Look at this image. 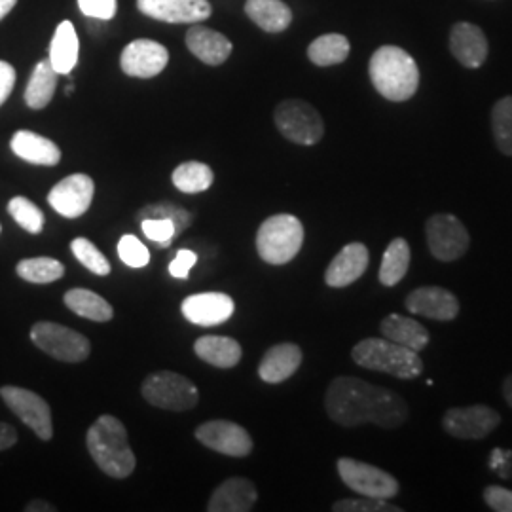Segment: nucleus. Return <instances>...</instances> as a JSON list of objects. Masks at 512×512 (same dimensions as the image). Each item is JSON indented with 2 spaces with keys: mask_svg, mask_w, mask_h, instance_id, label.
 I'll list each match as a JSON object with an SVG mask.
<instances>
[{
  "mask_svg": "<svg viewBox=\"0 0 512 512\" xmlns=\"http://www.w3.org/2000/svg\"><path fill=\"white\" fill-rule=\"evenodd\" d=\"M325 408L330 420L342 427L374 423L382 429H397L408 420V404L399 393L353 376L330 382Z\"/></svg>",
  "mask_w": 512,
  "mask_h": 512,
  "instance_id": "nucleus-1",
  "label": "nucleus"
},
{
  "mask_svg": "<svg viewBox=\"0 0 512 512\" xmlns=\"http://www.w3.org/2000/svg\"><path fill=\"white\" fill-rule=\"evenodd\" d=\"M368 74L376 92L393 103L412 99L420 88V69L414 57L399 46L378 48L370 57Z\"/></svg>",
  "mask_w": 512,
  "mask_h": 512,
  "instance_id": "nucleus-2",
  "label": "nucleus"
},
{
  "mask_svg": "<svg viewBox=\"0 0 512 512\" xmlns=\"http://www.w3.org/2000/svg\"><path fill=\"white\" fill-rule=\"evenodd\" d=\"M86 446L95 465L105 475L128 478L135 471L137 459L129 446L128 431L118 418L103 414L88 429Z\"/></svg>",
  "mask_w": 512,
  "mask_h": 512,
  "instance_id": "nucleus-3",
  "label": "nucleus"
},
{
  "mask_svg": "<svg viewBox=\"0 0 512 512\" xmlns=\"http://www.w3.org/2000/svg\"><path fill=\"white\" fill-rule=\"evenodd\" d=\"M351 357L366 370L384 372L399 380H414L423 372L420 353L387 338H365L351 349Z\"/></svg>",
  "mask_w": 512,
  "mask_h": 512,
  "instance_id": "nucleus-4",
  "label": "nucleus"
},
{
  "mask_svg": "<svg viewBox=\"0 0 512 512\" xmlns=\"http://www.w3.org/2000/svg\"><path fill=\"white\" fill-rule=\"evenodd\" d=\"M304 243V226L298 217L279 213L264 220L256 232L258 256L274 266L289 264Z\"/></svg>",
  "mask_w": 512,
  "mask_h": 512,
  "instance_id": "nucleus-5",
  "label": "nucleus"
},
{
  "mask_svg": "<svg viewBox=\"0 0 512 512\" xmlns=\"http://www.w3.org/2000/svg\"><path fill=\"white\" fill-rule=\"evenodd\" d=\"M275 126L296 145L313 147L325 135V122L317 109L302 99H287L275 107Z\"/></svg>",
  "mask_w": 512,
  "mask_h": 512,
  "instance_id": "nucleus-6",
  "label": "nucleus"
},
{
  "mask_svg": "<svg viewBox=\"0 0 512 512\" xmlns=\"http://www.w3.org/2000/svg\"><path fill=\"white\" fill-rule=\"evenodd\" d=\"M141 393L148 404L171 412H186L200 403L198 387L188 378L169 370L150 374L143 382Z\"/></svg>",
  "mask_w": 512,
  "mask_h": 512,
  "instance_id": "nucleus-7",
  "label": "nucleus"
},
{
  "mask_svg": "<svg viewBox=\"0 0 512 512\" xmlns=\"http://www.w3.org/2000/svg\"><path fill=\"white\" fill-rule=\"evenodd\" d=\"M31 340L38 349L63 363H82L92 353L90 340L84 334L52 321L35 323L31 329Z\"/></svg>",
  "mask_w": 512,
  "mask_h": 512,
  "instance_id": "nucleus-8",
  "label": "nucleus"
},
{
  "mask_svg": "<svg viewBox=\"0 0 512 512\" xmlns=\"http://www.w3.org/2000/svg\"><path fill=\"white\" fill-rule=\"evenodd\" d=\"M336 469L342 482L355 494L391 501L401 490L399 480L391 473L359 459L340 458Z\"/></svg>",
  "mask_w": 512,
  "mask_h": 512,
  "instance_id": "nucleus-9",
  "label": "nucleus"
},
{
  "mask_svg": "<svg viewBox=\"0 0 512 512\" xmlns=\"http://www.w3.org/2000/svg\"><path fill=\"white\" fill-rule=\"evenodd\" d=\"M425 238L439 262H454L467 253L471 238L463 222L450 213H437L425 222Z\"/></svg>",
  "mask_w": 512,
  "mask_h": 512,
  "instance_id": "nucleus-10",
  "label": "nucleus"
},
{
  "mask_svg": "<svg viewBox=\"0 0 512 512\" xmlns=\"http://www.w3.org/2000/svg\"><path fill=\"white\" fill-rule=\"evenodd\" d=\"M0 397L19 420L33 429L38 439L50 440L54 437L52 410L40 395L16 385H4L0 387Z\"/></svg>",
  "mask_w": 512,
  "mask_h": 512,
  "instance_id": "nucleus-11",
  "label": "nucleus"
},
{
  "mask_svg": "<svg viewBox=\"0 0 512 512\" xmlns=\"http://www.w3.org/2000/svg\"><path fill=\"white\" fill-rule=\"evenodd\" d=\"M499 423V412H495L492 406L486 404L450 408L442 416V429L450 437L461 440L486 439L494 429H497Z\"/></svg>",
  "mask_w": 512,
  "mask_h": 512,
  "instance_id": "nucleus-12",
  "label": "nucleus"
},
{
  "mask_svg": "<svg viewBox=\"0 0 512 512\" xmlns=\"http://www.w3.org/2000/svg\"><path fill=\"white\" fill-rule=\"evenodd\" d=\"M196 439L209 450L230 458H247L253 452L251 435L234 421L213 420L202 423L196 429Z\"/></svg>",
  "mask_w": 512,
  "mask_h": 512,
  "instance_id": "nucleus-13",
  "label": "nucleus"
},
{
  "mask_svg": "<svg viewBox=\"0 0 512 512\" xmlns=\"http://www.w3.org/2000/svg\"><path fill=\"white\" fill-rule=\"evenodd\" d=\"M93 194H95V183L92 177L84 173H74L55 184L48 194V203L61 217L78 219L90 209Z\"/></svg>",
  "mask_w": 512,
  "mask_h": 512,
  "instance_id": "nucleus-14",
  "label": "nucleus"
},
{
  "mask_svg": "<svg viewBox=\"0 0 512 512\" xmlns=\"http://www.w3.org/2000/svg\"><path fill=\"white\" fill-rule=\"evenodd\" d=\"M406 310L433 321L448 323L459 315V300L456 294L444 287H420L414 289L404 300Z\"/></svg>",
  "mask_w": 512,
  "mask_h": 512,
  "instance_id": "nucleus-15",
  "label": "nucleus"
},
{
  "mask_svg": "<svg viewBox=\"0 0 512 512\" xmlns=\"http://www.w3.org/2000/svg\"><path fill=\"white\" fill-rule=\"evenodd\" d=\"M169 63V52L160 42L135 40L128 44L120 57L122 71L133 78H154L164 71Z\"/></svg>",
  "mask_w": 512,
  "mask_h": 512,
  "instance_id": "nucleus-16",
  "label": "nucleus"
},
{
  "mask_svg": "<svg viewBox=\"0 0 512 512\" xmlns=\"http://www.w3.org/2000/svg\"><path fill=\"white\" fill-rule=\"evenodd\" d=\"M184 319L198 327H217L228 321L236 304L224 293H198L188 296L181 306Z\"/></svg>",
  "mask_w": 512,
  "mask_h": 512,
  "instance_id": "nucleus-17",
  "label": "nucleus"
},
{
  "mask_svg": "<svg viewBox=\"0 0 512 512\" xmlns=\"http://www.w3.org/2000/svg\"><path fill=\"white\" fill-rule=\"evenodd\" d=\"M137 8L148 18L165 23H202L211 16L207 0H137Z\"/></svg>",
  "mask_w": 512,
  "mask_h": 512,
  "instance_id": "nucleus-18",
  "label": "nucleus"
},
{
  "mask_svg": "<svg viewBox=\"0 0 512 512\" xmlns=\"http://www.w3.org/2000/svg\"><path fill=\"white\" fill-rule=\"evenodd\" d=\"M450 52L463 67L478 69L488 59V38L478 25L461 21L450 31Z\"/></svg>",
  "mask_w": 512,
  "mask_h": 512,
  "instance_id": "nucleus-19",
  "label": "nucleus"
},
{
  "mask_svg": "<svg viewBox=\"0 0 512 512\" xmlns=\"http://www.w3.org/2000/svg\"><path fill=\"white\" fill-rule=\"evenodd\" d=\"M370 262L368 249L363 243H349L332 258L325 272V283L332 289H344L365 274Z\"/></svg>",
  "mask_w": 512,
  "mask_h": 512,
  "instance_id": "nucleus-20",
  "label": "nucleus"
},
{
  "mask_svg": "<svg viewBox=\"0 0 512 512\" xmlns=\"http://www.w3.org/2000/svg\"><path fill=\"white\" fill-rule=\"evenodd\" d=\"M256 486L247 478H228L213 492L207 511L249 512L255 509Z\"/></svg>",
  "mask_w": 512,
  "mask_h": 512,
  "instance_id": "nucleus-21",
  "label": "nucleus"
},
{
  "mask_svg": "<svg viewBox=\"0 0 512 512\" xmlns=\"http://www.w3.org/2000/svg\"><path fill=\"white\" fill-rule=\"evenodd\" d=\"M302 365V349L285 342L268 349L258 365V376L266 384H281L289 380Z\"/></svg>",
  "mask_w": 512,
  "mask_h": 512,
  "instance_id": "nucleus-22",
  "label": "nucleus"
},
{
  "mask_svg": "<svg viewBox=\"0 0 512 512\" xmlns=\"http://www.w3.org/2000/svg\"><path fill=\"white\" fill-rule=\"evenodd\" d=\"M186 46L205 65H222L232 54V42L219 31L194 23L186 33Z\"/></svg>",
  "mask_w": 512,
  "mask_h": 512,
  "instance_id": "nucleus-23",
  "label": "nucleus"
},
{
  "mask_svg": "<svg viewBox=\"0 0 512 512\" xmlns=\"http://www.w3.org/2000/svg\"><path fill=\"white\" fill-rule=\"evenodd\" d=\"M10 148L18 158L29 162V164L54 167L61 162V150L54 141H50L38 133H33V131H27V129H21L14 133V137L10 141Z\"/></svg>",
  "mask_w": 512,
  "mask_h": 512,
  "instance_id": "nucleus-24",
  "label": "nucleus"
},
{
  "mask_svg": "<svg viewBox=\"0 0 512 512\" xmlns=\"http://www.w3.org/2000/svg\"><path fill=\"white\" fill-rule=\"evenodd\" d=\"M380 332L384 334V338L404 346V348L412 349L421 353L423 349L429 346V330L421 325L420 321L399 315V313H391L387 315L384 321L380 323Z\"/></svg>",
  "mask_w": 512,
  "mask_h": 512,
  "instance_id": "nucleus-25",
  "label": "nucleus"
},
{
  "mask_svg": "<svg viewBox=\"0 0 512 512\" xmlns=\"http://www.w3.org/2000/svg\"><path fill=\"white\" fill-rule=\"evenodd\" d=\"M245 14L266 33H281L293 23V12L283 0H247Z\"/></svg>",
  "mask_w": 512,
  "mask_h": 512,
  "instance_id": "nucleus-26",
  "label": "nucleus"
},
{
  "mask_svg": "<svg viewBox=\"0 0 512 512\" xmlns=\"http://www.w3.org/2000/svg\"><path fill=\"white\" fill-rule=\"evenodd\" d=\"M196 355L207 365L234 368L241 361V346L228 336H202L194 344Z\"/></svg>",
  "mask_w": 512,
  "mask_h": 512,
  "instance_id": "nucleus-27",
  "label": "nucleus"
},
{
  "mask_svg": "<svg viewBox=\"0 0 512 512\" xmlns=\"http://www.w3.org/2000/svg\"><path fill=\"white\" fill-rule=\"evenodd\" d=\"M78 52H80V42L78 35L74 31V25L71 21L59 23L55 31L52 44H50V63L57 74L73 73L76 63H78Z\"/></svg>",
  "mask_w": 512,
  "mask_h": 512,
  "instance_id": "nucleus-28",
  "label": "nucleus"
},
{
  "mask_svg": "<svg viewBox=\"0 0 512 512\" xmlns=\"http://www.w3.org/2000/svg\"><path fill=\"white\" fill-rule=\"evenodd\" d=\"M55 88H57V73H55L50 59L38 61L37 67L29 78V84L25 88V103L33 110L46 109L50 101L54 99Z\"/></svg>",
  "mask_w": 512,
  "mask_h": 512,
  "instance_id": "nucleus-29",
  "label": "nucleus"
},
{
  "mask_svg": "<svg viewBox=\"0 0 512 512\" xmlns=\"http://www.w3.org/2000/svg\"><path fill=\"white\" fill-rule=\"evenodd\" d=\"M63 300L69 310L95 323H107L114 317V310L109 302L88 289H71L65 293Z\"/></svg>",
  "mask_w": 512,
  "mask_h": 512,
  "instance_id": "nucleus-30",
  "label": "nucleus"
},
{
  "mask_svg": "<svg viewBox=\"0 0 512 512\" xmlns=\"http://www.w3.org/2000/svg\"><path fill=\"white\" fill-rule=\"evenodd\" d=\"M410 268V245L404 238H395L385 249L380 266V283L384 287H395L403 281Z\"/></svg>",
  "mask_w": 512,
  "mask_h": 512,
  "instance_id": "nucleus-31",
  "label": "nucleus"
},
{
  "mask_svg": "<svg viewBox=\"0 0 512 512\" xmlns=\"http://www.w3.org/2000/svg\"><path fill=\"white\" fill-rule=\"evenodd\" d=\"M349 46L348 38L338 33H330L323 37L315 38L308 48V57L311 63L317 67H332L340 65L348 59Z\"/></svg>",
  "mask_w": 512,
  "mask_h": 512,
  "instance_id": "nucleus-32",
  "label": "nucleus"
},
{
  "mask_svg": "<svg viewBox=\"0 0 512 512\" xmlns=\"http://www.w3.org/2000/svg\"><path fill=\"white\" fill-rule=\"evenodd\" d=\"M171 181L184 194H200L211 188L215 181V173L209 165L202 162H184L175 167Z\"/></svg>",
  "mask_w": 512,
  "mask_h": 512,
  "instance_id": "nucleus-33",
  "label": "nucleus"
},
{
  "mask_svg": "<svg viewBox=\"0 0 512 512\" xmlns=\"http://www.w3.org/2000/svg\"><path fill=\"white\" fill-rule=\"evenodd\" d=\"M16 272L23 281L46 285V283L59 281L65 275V266L55 258L38 256V258H25L18 262Z\"/></svg>",
  "mask_w": 512,
  "mask_h": 512,
  "instance_id": "nucleus-34",
  "label": "nucleus"
},
{
  "mask_svg": "<svg viewBox=\"0 0 512 512\" xmlns=\"http://www.w3.org/2000/svg\"><path fill=\"white\" fill-rule=\"evenodd\" d=\"M492 133L495 147L512 156V95L499 99L492 109Z\"/></svg>",
  "mask_w": 512,
  "mask_h": 512,
  "instance_id": "nucleus-35",
  "label": "nucleus"
},
{
  "mask_svg": "<svg viewBox=\"0 0 512 512\" xmlns=\"http://www.w3.org/2000/svg\"><path fill=\"white\" fill-rule=\"evenodd\" d=\"M8 213L29 234H40L44 228V213L35 203L23 196H16L8 202Z\"/></svg>",
  "mask_w": 512,
  "mask_h": 512,
  "instance_id": "nucleus-36",
  "label": "nucleus"
},
{
  "mask_svg": "<svg viewBox=\"0 0 512 512\" xmlns=\"http://www.w3.org/2000/svg\"><path fill=\"white\" fill-rule=\"evenodd\" d=\"M71 251L76 256V260L88 268L95 275H109L110 262L107 256L103 255L90 239L76 238L71 243Z\"/></svg>",
  "mask_w": 512,
  "mask_h": 512,
  "instance_id": "nucleus-37",
  "label": "nucleus"
},
{
  "mask_svg": "<svg viewBox=\"0 0 512 512\" xmlns=\"http://www.w3.org/2000/svg\"><path fill=\"white\" fill-rule=\"evenodd\" d=\"M334 512H403L401 507L389 503V499L366 497L361 495L357 499H340L332 505Z\"/></svg>",
  "mask_w": 512,
  "mask_h": 512,
  "instance_id": "nucleus-38",
  "label": "nucleus"
},
{
  "mask_svg": "<svg viewBox=\"0 0 512 512\" xmlns=\"http://www.w3.org/2000/svg\"><path fill=\"white\" fill-rule=\"evenodd\" d=\"M137 217H141V220L171 219L175 222V226H177V236L192 224V215L188 211H184V209L177 207V205H167V203L145 207V209L139 211Z\"/></svg>",
  "mask_w": 512,
  "mask_h": 512,
  "instance_id": "nucleus-39",
  "label": "nucleus"
},
{
  "mask_svg": "<svg viewBox=\"0 0 512 512\" xmlns=\"http://www.w3.org/2000/svg\"><path fill=\"white\" fill-rule=\"evenodd\" d=\"M118 256L129 268H145L150 262V253L145 243L131 234L122 236L118 241Z\"/></svg>",
  "mask_w": 512,
  "mask_h": 512,
  "instance_id": "nucleus-40",
  "label": "nucleus"
},
{
  "mask_svg": "<svg viewBox=\"0 0 512 512\" xmlns=\"http://www.w3.org/2000/svg\"><path fill=\"white\" fill-rule=\"evenodd\" d=\"M141 228L150 241L169 247L171 241L177 238V226L171 219H145L141 220Z\"/></svg>",
  "mask_w": 512,
  "mask_h": 512,
  "instance_id": "nucleus-41",
  "label": "nucleus"
},
{
  "mask_svg": "<svg viewBox=\"0 0 512 512\" xmlns=\"http://www.w3.org/2000/svg\"><path fill=\"white\" fill-rule=\"evenodd\" d=\"M78 8L88 18L109 21L116 16L118 2L116 0H78Z\"/></svg>",
  "mask_w": 512,
  "mask_h": 512,
  "instance_id": "nucleus-42",
  "label": "nucleus"
},
{
  "mask_svg": "<svg viewBox=\"0 0 512 512\" xmlns=\"http://www.w3.org/2000/svg\"><path fill=\"white\" fill-rule=\"evenodd\" d=\"M482 497L492 511L512 512V490H507L503 486H488Z\"/></svg>",
  "mask_w": 512,
  "mask_h": 512,
  "instance_id": "nucleus-43",
  "label": "nucleus"
},
{
  "mask_svg": "<svg viewBox=\"0 0 512 512\" xmlns=\"http://www.w3.org/2000/svg\"><path fill=\"white\" fill-rule=\"evenodd\" d=\"M196 262H198V255L194 251L181 249L169 264V274L177 279H186L190 270L196 266Z\"/></svg>",
  "mask_w": 512,
  "mask_h": 512,
  "instance_id": "nucleus-44",
  "label": "nucleus"
},
{
  "mask_svg": "<svg viewBox=\"0 0 512 512\" xmlns=\"http://www.w3.org/2000/svg\"><path fill=\"white\" fill-rule=\"evenodd\" d=\"M14 86H16V69L8 61L0 59V107L8 101Z\"/></svg>",
  "mask_w": 512,
  "mask_h": 512,
  "instance_id": "nucleus-45",
  "label": "nucleus"
},
{
  "mask_svg": "<svg viewBox=\"0 0 512 512\" xmlns=\"http://www.w3.org/2000/svg\"><path fill=\"white\" fill-rule=\"evenodd\" d=\"M16 442H18V433H16V429H14L12 425H8V423H2V421H0V452H2V450L12 448Z\"/></svg>",
  "mask_w": 512,
  "mask_h": 512,
  "instance_id": "nucleus-46",
  "label": "nucleus"
},
{
  "mask_svg": "<svg viewBox=\"0 0 512 512\" xmlns=\"http://www.w3.org/2000/svg\"><path fill=\"white\" fill-rule=\"evenodd\" d=\"M25 511L27 512H52L55 511L54 505H50V503H46V501H31L27 507H25Z\"/></svg>",
  "mask_w": 512,
  "mask_h": 512,
  "instance_id": "nucleus-47",
  "label": "nucleus"
},
{
  "mask_svg": "<svg viewBox=\"0 0 512 512\" xmlns=\"http://www.w3.org/2000/svg\"><path fill=\"white\" fill-rule=\"evenodd\" d=\"M16 4H18V0H0V21L14 10Z\"/></svg>",
  "mask_w": 512,
  "mask_h": 512,
  "instance_id": "nucleus-48",
  "label": "nucleus"
},
{
  "mask_svg": "<svg viewBox=\"0 0 512 512\" xmlns=\"http://www.w3.org/2000/svg\"><path fill=\"white\" fill-rule=\"evenodd\" d=\"M503 397H505V401L512 408V374L507 376L505 382H503Z\"/></svg>",
  "mask_w": 512,
  "mask_h": 512,
  "instance_id": "nucleus-49",
  "label": "nucleus"
}]
</instances>
